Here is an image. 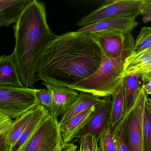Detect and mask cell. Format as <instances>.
Instances as JSON below:
<instances>
[{"label": "cell", "instance_id": "cell-8", "mask_svg": "<svg viewBox=\"0 0 151 151\" xmlns=\"http://www.w3.org/2000/svg\"><path fill=\"white\" fill-rule=\"evenodd\" d=\"M147 95L141 87L135 104L129 111L126 138L131 151H144L143 123Z\"/></svg>", "mask_w": 151, "mask_h": 151}, {"label": "cell", "instance_id": "cell-13", "mask_svg": "<svg viewBox=\"0 0 151 151\" xmlns=\"http://www.w3.org/2000/svg\"><path fill=\"white\" fill-rule=\"evenodd\" d=\"M32 0H0V26L16 24Z\"/></svg>", "mask_w": 151, "mask_h": 151}, {"label": "cell", "instance_id": "cell-30", "mask_svg": "<svg viewBox=\"0 0 151 151\" xmlns=\"http://www.w3.org/2000/svg\"><path fill=\"white\" fill-rule=\"evenodd\" d=\"M77 147L76 145L71 143L65 144L62 151H77Z\"/></svg>", "mask_w": 151, "mask_h": 151}, {"label": "cell", "instance_id": "cell-2", "mask_svg": "<svg viewBox=\"0 0 151 151\" xmlns=\"http://www.w3.org/2000/svg\"><path fill=\"white\" fill-rule=\"evenodd\" d=\"M13 28V53L20 78L25 87L33 88L39 81L37 69L41 55L56 37L47 23L45 3L32 0Z\"/></svg>", "mask_w": 151, "mask_h": 151}, {"label": "cell", "instance_id": "cell-27", "mask_svg": "<svg viewBox=\"0 0 151 151\" xmlns=\"http://www.w3.org/2000/svg\"><path fill=\"white\" fill-rule=\"evenodd\" d=\"M13 121L9 116L0 114V135L6 134L11 128Z\"/></svg>", "mask_w": 151, "mask_h": 151}, {"label": "cell", "instance_id": "cell-20", "mask_svg": "<svg viewBox=\"0 0 151 151\" xmlns=\"http://www.w3.org/2000/svg\"><path fill=\"white\" fill-rule=\"evenodd\" d=\"M112 97V108L108 124L113 129L122 119L125 114V99L123 83Z\"/></svg>", "mask_w": 151, "mask_h": 151}, {"label": "cell", "instance_id": "cell-24", "mask_svg": "<svg viewBox=\"0 0 151 151\" xmlns=\"http://www.w3.org/2000/svg\"><path fill=\"white\" fill-rule=\"evenodd\" d=\"M151 47V27H143L135 41L134 51L140 52Z\"/></svg>", "mask_w": 151, "mask_h": 151}, {"label": "cell", "instance_id": "cell-3", "mask_svg": "<svg viewBox=\"0 0 151 151\" xmlns=\"http://www.w3.org/2000/svg\"><path fill=\"white\" fill-rule=\"evenodd\" d=\"M130 54H124L116 58H109L102 54L99 69L86 79L69 88L99 98L113 96L123 83L124 63Z\"/></svg>", "mask_w": 151, "mask_h": 151}, {"label": "cell", "instance_id": "cell-21", "mask_svg": "<svg viewBox=\"0 0 151 151\" xmlns=\"http://www.w3.org/2000/svg\"><path fill=\"white\" fill-rule=\"evenodd\" d=\"M129 112L124 114L122 119L113 129V134L117 151H131L126 138L127 119Z\"/></svg>", "mask_w": 151, "mask_h": 151}, {"label": "cell", "instance_id": "cell-17", "mask_svg": "<svg viewBox=\"0 0 151 151\" xmlns=\"http://www.w3.org/2000/svg\"><path fill=\"white\" fill-rule=\"evenodd\" d=\"M49 114V110L46 107L41 105H38L32 120L11 151H22Z\"/></svg>", "mask_w": 151, "mask_h": 151}, {"label": "cell", "instance_id": "cell-12", "mask_svg": "<svg viewBox=\"0 0 151 151\" xmlns=\"http://www.w3.org/2000/svg\"><path fill=\"white\" fill-rule=\"evenodd\" d=\"M151 73V55L147 50L135 52L134 50L125 58L123 65V77L136 74L142 76Z\"/></svg>", "mask_w": 151, "mask_h": 151}, {"label": "cell", "instance_id": "cell-26", "mask_svg": "<svg viewBox=\"0 0 151 151\" xmlns=\"http://www.w3.org/2000/svg\"><path fill=\"white\" fill-rule=\"evenodd\" d=\"M36 95L40 104L46 107L48 110L51 109L52 103V95L47 89H37Z\"/></svg>", "mask_w": 151, "mask_h": 151}, {"label": "cell", "instance_id": "cell-14", "mask_svg": "<svg viewBox=\"0 0 151 151\" xmlns=\"http://www.w3.org/2000/svg\"><path fill=\"white\" fill-rule=\"evenodd\" d=\"M0 86H24L20 78L13 52L0 57Z\"/></svg>", "mask_w": 151, "mask_h": 151}, {"label": "cell", "instance_id": "cell-28", "mask_svg": "<svg viewBox=\"0 0 151 151\" xmlns=\"http://www.w3.org/2000/svg\"><path fill=\"white\" fill-rule=\"evenodd\" d=\"M141 14L147 17L145 22H147V19L151 20V0H144L141 8Z\"/></svg>", "mask_w": 151, "mask_h": 151}, {"label": "cell", "instance_id": "cell-29", "mask_svg": "<svg viewBox=\"0 0 151 151\" xmlns=\"http://www.w3.org/2000/svg\"><path fill=\"white\" fill-rule=\"evenodd\" d=\"M140 78L143 83L141 87L147 95L151 94V73L140 76Z\"/></svg>", "mask_w": 151, "mask_h": 151}, {"label": "cell", "instance_id": "cell-11", "mask_svg": "<svg viewBox=\"0 0 151 151\" xmlns=\"http://www.w3.org/2000/svg\"><path fill=\"white\" fill-rule=\"evenodd\" d=\"M138 24L135 17H122L101 21L82 27L78 31L87 34L116 31L128 34L131 33Z\"/></svg>", "mask_w": 151, "mask_h": 151}, {"label": "cell", "instance_id": "cell-31", "mask_svg": "<svg viewBox=\"0 0 151 151\" xmlns=\"http://www.w3.org/2000/svg\"><path fill=\"white\" fill-rule=\"evenodd\" d=\"M147 105H148V108H149V110L151 114V98L147 97Z\"/></svg>", "mask_w": 151, "mask_h": 151}, {"label": "cell", "instance_id": "cell-10", "mask_svg": "<svg viewBox=\"0 0 151 151\" xmlns=\"http://www.w3.org/2000/svg\"><path fill=\"white\" fill-rule=\"evenodd\" d=\"M52 95V103L49 114L58 118L63 116L76 100L79 92L63 86L54 85L43 82Z\"/></svg>", "mask_w": 151, "mask_h": 151}, {"label": "cell", "instance_id": "cell-22", "mask_svg": "<svg viewBox=\"0 0 151 151\" xmlns=\"http://www.w3.org/2000/svg\"><path fill=\"white\" fill-rule=\"evenodd\" d=\"M143 133L144 151H151V114L147 100L144 111Z\"/></svg>", "mask_w": 151, "mask_h": 151}, {"label": "cell", "instance_id": "cell-1", "mask_svg": "<svg viewBox=\"0 0 151 151\" xmlns=\"http://www.w3.org/2000/svg\"><path fill=\"white\" fill-rule=\"evenodd\" d=\"M101 50L90 34L68 32L45 49L37 69L39 80L69 87L93 74L102 61Z\"/></svg>", "mask_w": 151, "mask_h": 151}, {"label": "cell", "instance_id": "cell-16", "mask_svg": "<svg viewBox=\"0 0 151 151\" xmlns=\"http://www.w3.org/2000/svg\"><path fill=\"white\" fill-rule=\"evenodd\" d=\"M96 106L93 107L88 110L76 115L60 126L64 144H69L76 138L77 134L88 122Z\"/></svg>", "mask_w": 151, "mask_h": 151}, {"label": "cell", "instance_id": "cell-18", "mask_svg": "<svg viewBox=\"0 0 151 151\" xmlns=\"http://www.w3.org/2000/svg\"><path fill=\"white\" fill-rule=\"evenodd\" d=\"M37 106L14 119L9 131L6 134L2 135L5 136L9 151H11L12 147L29 124L37 111Z\"/></svg>", "mask_w": 151, "mask_h": 151}, {"label": "cell", "instance_id": "cell-7", "mask_svg": "<svg viewBox=\"0 0 151 151\" xmlns=\"http://www.w3.org/2000/svg\"><path fill=\"white\" fill-rule=\"evenodd\" d=\"M99 46L101 52L107 57L116 58L134 50V43L132 33L121 32H105L90 34Z\"/></svg>", "mask_w": 151, "mask_h": 151}, {"label": "cell", "instance_id": "cell-25", "mask_svg": "<svg viewBox=\"0 0 151 151\" xmlns=\"http://www.w3.org/2000/svg\"><path fill=\"white\" fill-rule=\"evenodd\" d=\"M80 147L78 151H101L99 139L93 135H86L79 140Z\"/></svg>", "mask_w": 151, "mask_h": 151}, {"label": "cell", "instance_id": "cell-9", "mask_svg": "<svg viewBox=\"0 0 151 151\" xmlns=\"http://www.w3.org/2000/svg\"><path fill=\"white\" fill-rule=\"evenodd\" d=\"M105 101L96 107L95 111L84 127L76 136L79 140L86 135H93L99 137L101 132L107 125L112 105V98L105 97Z\"/></svg>", "mask_w": 151, "mask_h": 151}, {"label": "cell", "instance_id": "cell-15", "mask_svg": "<svg viewBox=\"0 0 151 151\" xmlns=\"http://www.w3.org/2000/svg\"><path fill=\"white\" fill-rule=\"evenodd\" d=\"M105 101V98L101 99L90 93L80 92L77 99L63 116L59 122L60 126L65 124L76 115L88 110L93 107L97 106Z\"/></svg>", "mask_w": 151, "mask_h": 151}, {"label": "cell", "instance_id": "cell-4", "mask_svg": "<svg viewBox=\"0 0 151 151\" xmlns=\"http://www.w3.org/2000/svg\"><path fill=\"white\" fill-rule=\"evenodd\" d=\"M37 89L0 86V114L15 119L40 105L36 95Z\"/></svg>", "mask_w": 151, "mask_h": 151}, {"label": "cell", "instance_id": "cell-23", "mask_svg": "<svg viewBox=\"0 0 151 151\" xmlns=\"http://www.w3.org/2000/svg\"><path fill=\"white\" fill-rule=\"evenodd\" d=\"M101 151H117L113 134V129L107 124L99 137Z\"/></svg>", "mask_w": 151, "mask_h": 151}, {"label": "cell", "instance_id": "cell-5", "mask_svg": "<svg viewBox=\"0 0 151 151\" xmlns=\"http://www.w3.org/2000/svg\"><path fill=\"white\" fill-rule=\"evenodd\" d=\"M144 0H110L85 16L77 22L83 27L101 21L122 17H136L141 14Z\"/></svg>", "mask_w": 151, "mask_h": 151}, {"label": "cell", "instance_id": "cell-32", "mask_svg": "<svg viewBox=\"0 0 151 151\" xmlns=\"http://www.w3.org/2000/svg\"><path fill=\"white\" fill-rule=\"evenodd\" d=\"M147 50V52H148L151 55V47L150 48V49H148V50Z\"/></svg>", "mask_w": 151, "mask_h": 151}, {"label": "cell", "instance_id": "cell-6", "mask_svg": "<svg viewBox=\"0 0 151 151\" xmlns=\"http://www.w3.org/2000/svg\"><path fill=\"white\" fill-rule=\"evenodd\" d=\"M64 145L58 118L49 114L22 151H62Z\"/></svg>", "mask_w": 151, "mask_h": 151}, {"label": "cell", "instance_id": "cell-19", "mask_svg": "<svg viewBox=\"0 0 151 151\" xmlns=\"http://www.w3.org/2000/svg\"><path fill=\"white\" fill-rule=\"evenodd\" d=\"M140 78L139 75L132 74L124 78L125 114L128 113L132 109L140 92L141 89L139 83Z\"/></svg>", "mask_w": 151, "mask_h": 151}]
</instances>
